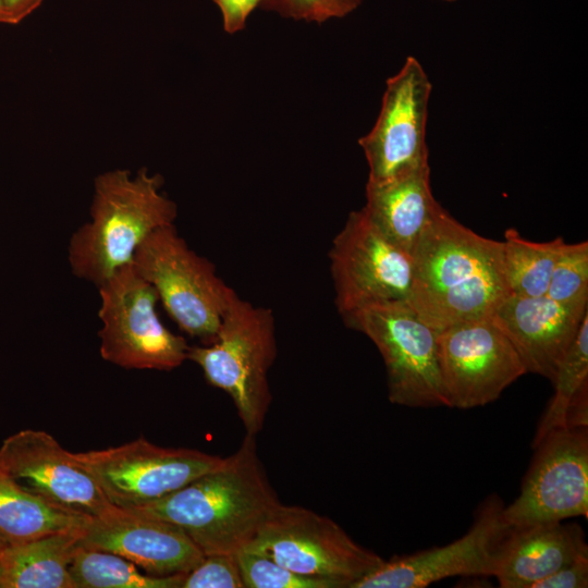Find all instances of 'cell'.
Returning <instances> with one entry per match:
<instances>
[{
  "instance_id": "cell-15",
  "label": "cell",
  "mask_w": 588,
  "mask_h": 588,
  "mask_svg": "<svg viewBox=\"0 0 588 588\" xmlns=\"http://www.w3.org/2000/svg\"><path fill=\"white\" fill-rule=\"evenodd\" d=\"M503 507L498 498L489 499L457 540L384 560L353 588H424L454 576H493L500 548L511 530Z\"/></svg>"
},
{
  "instance_id": "cell-11",
  "label": "cell",
  "mask_w": 588,
  "mask_h": 588,
  "mask_svg": "<svg viewBox=\"0 0 588 588\" xmlns=\"http://www.w3.org/2000/svg\"><path fill=\"white\" fill-rule=\"evenodd\" d=\"M537 452L518 497L503 507L510 528L588 516L587 427L552 431Z\"/></svg>"
},
{
  "instance_id": "cell-26",
  "label": "cell",
  "mask_w": 588,
  "mask_h": 588,
  "mask_svg": "<svg viewBox=\"0 0 588 588\" xmlns=\"http://www.w3.org/2000/svg\"><path fill=\"white\" fill-rule=\"evenodd\" d=\"M244 588H331L323 580L298 575L249 550L236 554Z\"/></svg>"
},
{
  "instance_id": "cell-7",
  "label": "cell",
  "mask_w": 588,
  "mask_h": 588,
  "mask_svg": "<svg viewBox=\"0 0 588 588\" xmlns=\"http://www.w3.org/2000/svg\"><path fill=\"white\" fill-rule=\"evenodd\" d=\"M379 350L387 369L388 396L406 407H449L438 356V331L407 303L384 302L342 316Z\"/></svg>"
},
{
  "instance_id": "cell-17",
  "label": "cell",
  "mask_w": 588,
  "mask_h": 588,
  "mask_svg": "<svg viewBox=\"0 0 588 588\" xmlns=\"http://www.w3.org/2000/svg\"><path fill=\"white\" fill-rule=\"evenodd\" d=\"M588 307L562 305L548 295L509 294L492 314L518 353L527 372L554 379Z\"/></svg>"
},
{
  "instance_id": "cell-24",
  "label": "cell",
  "mask_w": 588,
  "mask_h": 588,
  "mask_svg": "<svg viewBox=\"0 0 588 588\" xmlns=\"http://www.w3.org/2000/svg\"><path fill=\"white\" fill-rule=\"evenodd\" d=\"M554 395L537 427L532 448L558 429L566 428L567 414L576 397L588 390V313L563 357L554 379Z\"/></svg>"
},
{
  "instance_id": "cell-2",
  "label": "cell",
  "mask_w": 588,
  "mask_h": 588,
  "mask_svg": "<svg viewBox=\"0 0 588 588\" xmlns=\"http://www.w3.org/2000/svg\"><path fill=\"white\" fill-rule=\"evenodd\" d=\"M281 502L246 433L236 452L179 490L130 511L180 527L204 555L237 554Z\"/></svg>"
},
{
  "instance_id": "cell-20",
  "label": "cell",
  "mask_w": 588,
  "mask_h": 588,
  "mask_svg": "<svg viewBox=\"0 0 588 588\" xmlns=\"http://www.w3.org/2000/svg\"><path fill=\"white\" fill-rule=\"evenodd\" d=\"M83 528L7 544L0 552L4 588H74L70 565Z\"/></svg>"
},
{
  "instance_id": "cell-12",
  "label": "cell",
  "mask_w": 588,
  "mask_h": 588,
  "mask_svg": "<svg viewBox=\"0 0 588 588\" xmlns=\"http://www.w3.org/2000/svg\"><path fill=\"white\" fill-rule=\"evenodd\" d=\"M438 356L449 407L487 405L527 373L514 345L492 316L438 332Z\"/></svg>"
},
{
  "instance_id": "cell-22",
  "label": "cell",
  "mask_w": 588,
  "mask_h": 588,
  "mask_svg": "<svg viewBox=\"0 0 588 588\" xmlns=\"http://www.w3.org/2000/svg\"><path fill=\"white\" fill-rule=\"evenodd\" d=\"M564 240L532 242L510 228L502 241L503 268L509 293L516 296L547 295L552 271Z\"/></svg>"
},
{
  "instance_id": "cell-25",
  "label": "cell",
  "mask_w": 588,
  "mask_h": 588,
  "mask_svg": "<svg viewBox=\"0 0 588 588\" xmlns=\"http://www.w3.org/2000/svg\"><path fill=\"white\" fill-rule=\"evenodd\" d=\"M547 295L565 306L588 307V242L564 244Z\"/></svg>"
},
{
  "instance_id": "cell-5",
  "label": "cell",
  "mask_w": 588,
  "mask_h": 588,
  "mask_svg": "<svg viewBox=\"0 0 588 588\" xmlns=\"http://www.w3.org/2000/svg\"><path fill=\"white\" fill-rule=\"evenodd\" d=\"M131 264L155 287L182 331L203 344L212 341L235 291L219 278L211 261L188 247L174 224L151 232Z\"/></svg>"
},
{
  "instance_id": "cell-4",
  "label": "cell",
  "mask_w": 588,
  "mask_h": 588,
  "mask_svg": "<svg viewBox=\"0 0 588 588\" xmlns=\"http://www.w3.org/2000/svg\"><path fill=\"white\" fill-rule=\"evenodd\" d=\"M277 357L272 310L242 299L236 292L211 342L189 346L187 359L206 381L226 392L246 433L257 436L271 403L268 373Z\"/></svg>"
},
{
  "instance_id": "cell-8",
  "label": "cell",
  "mask_w": 588,
  "mask_h": 588,
  "mask_svg": "<svg viewBox=\"0 0 588 588\" xmlns=\"http://www.w3.org/2000/svg\"><path fill=\"white\" fill-rule=\"evenodd\" d=\"M99 289L100 355L125 369L172 370L187 359L189 345L159 319L155 287L127 264Z\"/></svg>"
},
{
  "instance_id": "cell-10",
  "label": "cell",
  "mask_w": 588,
  "mask_h": 588,
  "mask_svg": "<svg viewBox=\"0 0 588 588\" xmlns=\"http://www.w3.org/2000/svg\"><path fill=\"white\" fill-rule=\"evenodd\" d=\"M329 259L341 316L372 304L408 302L412 255L390 242L362 209L348 215Z\"/></svg>"
},
{
  "instance_id": "cell-19",
  "label": "cell",
  "mask_w": 588,
  "mask_h": 588,
  "mask_svg": "<svg viewBox=\"0 0 588 588\" xmlns=\"http://www.w3.org/2000/svg\"><path fill=\"white\" fill-rule=\"evenodd\" d=\"M438 205L428 164L384 182L367 181L362 210L390 242L412 255Z\"/></svg>"
},
{
  "instance_id": "cell-23",
  "label": "cell",
  "mask_w": 588,
  "mask_h": 588,
  "mask_svg": "<svg viewBox=\"0 0 588 588\" xmlns=\"http://www.w3.org/2000/svg\"><path fill=\"white\" fill-rule=\"evenodd\" d=\"M74 588H181L185 574L154 576L107 551L78 547L70 565Z\"/></svg>"
},
{
  "instance_id": "cell-29",
  "label": "cell",
  "mask_w": 588,
  "mask_h": 588,
  "mask_svg": "<svg viewBox=\"0 0 588 588\" xmlns=\"http://www.w3.org/2000/svg\"><path fill=\"white\" fill-rule=\"evenodd\" d=\"M588 587V556L558 569L535 583L531 588H586Z\"/></svg>"
},
{
  "instance_id": "cell-9",
  "label": "cell",
  "mask_w": 588,
  "mask_h": 588,
  "mask_svg": "<svg viewBox=\"0 0 588 588\" xmlns=\"http://www.w3.org/2000/svg\"><path fill=\"white\" fill-rule=\"evenodd\" d=\"M73 456L91 474L107 499L125 510L162 499L223 462L218 455L159 446L143 437Z\"/></svg>"
},
{
  "instance_id": "cell-6",
  "label": "cell",
  "mask_w": 588,
  "mask_h": 588,
  "mask_svg": "<svg viewBox=\"0 0 588 588\" xmlns=\"http://www.w3.org/2000/svg\"><path fill=\"white\" fill-rule=\"evenodd\" d=\"M246 550L270 558L292 572L353 588L384 562L362 547L331 518L280 503Z\"/></svg>"
},
{
  "instance_id": "cell-34",
  "label": "cell",
  "mask_w": 588,
  "mask_h": 588,
  "mask_svg": "<svg viewBox=\"0 0 588 588\" xmlns=\"http://www.w3.org/2000/svg\"><path fill=\"white\" fill-rule=\"evenodd\" d=\"M5 547V543L3 542V540L0 538V552L2 551V549Z\"/></svg>"
},
{
  "instance_id": "cell-35",
  "label": "cell",
  "mask_w": 588,
  "mask_h": 588,
  "mask_svg": "<svg viewBox=\"0 0 588 588\" xmlns=\"http://www.w3.org/2000/svg\"><path fill=\"white\" fill-rule=\"evenodd\" d=\"M443 1H455V0H443Z\"/></svg>"
},
{
  "instance_id": "cell-21",
  "label": "cell",
  "mask_w": 588,
  "mask_h": 588,
  "mask_svg": "<svg viewBox=\"0 0 588 588\" xmlns=\"http://www.w3.org/2000/svg\"><path fill=\"white\" fill-rule=\"evenodd\" d=\"M88 519L60 511L27 492L0 464V538L5 546L82 529Z\"/></svg>"
},
{
  "instance_id": "cell-3",
  "label": "cell",
  "mask_w": 588,
  "mask_h": 588,
  "mask_svg": "<svg viewBox=\"0 0 588 588\" xmlns=\"http://www.w3.org/2000/svg\"><path fill=\"white\" fill-rule=\"evenodd\" d=\"M162 177L145 169L135 176L111 170L95 180L90 221L73 233L69 261L75 277L100 286L131 264L139 244L155 230L173 224L176 205L160 192Z\"/></svg>"
},
{
  "instance_id": "cell-16",
  "label": "cell",
  "mask_w": 588,
  "mask_h": 588,
  "mask_svg": "<svg viewBox=\"0 0 588 588\" xmlns=\"http://www.w3.org/2000/svg\"><path fill=\"white\" fill-rule=\"evenodd\" d=\"M79 546L118 554L154 576L186 574L205 558L176 525L115 505L87 520Z\"/></svg>"
},
{
  "instance_id": "cell-32",
  "label": "cell",
  "mask_w": 588,
  "mask_h": 588,
  "mask_svg": "<svg viewBox=\"0 0 588 588\" xmlns=\"http://www.w3.org/2000/svg\"><path fill=\"white\" fill-rule=\"evenodd\" d=\"M0 23L7 24L5 11L3 7V0H0Z\"/></svg>"
},
{
  "instance_id": "cell-18",
  "label": "cell",
  "mask_w": 588,
  "mask_h": 588,
  "mask_svg": "<svg viewBox=\"0 0 588 588\" xmlns=\"http://www.w3.org/2000/svg\"><path fill=\"white\" fill-rule=\"evenodd\" d=\"M584 556H588V546L577 524L556 522L511 528L500 548L493 576L502 588H531Z\"/></svg>"
},
{
  "instance_id": "cell-14",
  "label": "cell",
  "mask_w": 588,
  "mask_h": 588,
  "mask_svg": "<svg viewBox=\"0 0 588 588\" xmlns=\"http://www.w3.org/2000/svg\"><path fill=\"white\" fill-rule=\"evenodd\" d=\"M0 464L24 490L65 513L93 518L114 506L73 453L45 431L25 429L4 439Z\"/></svg>"
},
{
  "instance_id": "cell-28",
  "label": "cell",
  "mask_w": 588,
  "mask_h": 588,
  "mask_svg": "<svg viewBox=\"0 0 588 588\" xmlns=\"http://www.w3.org/2000/svg\"><path fill=\"white\" fill-rule=\"evenodd\" d=\"M362 2L363 0H264L260 5L284 17L322 23L350 14Z\"/></svg>"
},
{
  "instance_id": "cell-31",
  "label": "cell",
  "mask_w": 588,
  "mask_h": 588,
  "mask_svg": "<svg viewBox=\"0 0 588 588\" xmlns=\"http://www.w3.org/2000/svg\"><path fill=\"white\" fill-rule=\"evenodd\" d=\"M44 0H3L7 24H19L30 15Z\"/></svg>"
},
{
  "instance_id": "cell-30",
  "label": "cell",
  "mask_w": 588,
  "mask_h": 588,
  "mask_svg": "<svg viewBox=\"0 0 588 588\" xmlns=\"http://www.w3.org/2000/svg\"><path fill=\"white\" fill-rule=\"evenodd\" d=\"M219 8L225 32L233 34L244 28L253 10L264 0H212Z\"/></svg>"
},
{
  "instance_id": "cell-13",
  "label": "cell",
  "mask_w": 588,
  "mask_h": 588,
  "mask_svg": "<svg viewBox=\"0 0 588 588\" xmlns=\"http://www.w3.org/2000/svg\"><path fill=\"white\" fill-rule=\"evenodd\" d=\"M431 89L414 57H407L399 73L387 81L377 122L359 139L369 182H384L429 164L426 126Z\"/></svg>"
},
{
  "instance_id": "cell-1",
  "label": "cell",
  "mask_w": 588,
  "mask_h": 588,
  "mask_svg": "<svg viewBox=\"0 0 588 588\" xmlns=\"http://www.w3.org/2000/svg\"><path fill=\"white\" fill-rule=\"evenodd\" d=\"M408 304L436 331L490 317L510 294L502 241L458 222L440 204L412 252Z\"/></svg>"
},
{
  "instance_id": "cell-27",
  "label": "cell",
  "mask_w": 588,
  "mask_h": 588,
  "mask_svg": "<svg viewBox=\"0 0 588 588\" xmlns=\"http://www.w3.org/2000/svg\"><path fill=\"white\" fill-rule=\"evenodd\" d=\"M181 588H244L236 554L205 555L185 574Z\"/></svg>"
},
{
  "instance_id": "cell-33",
  "label": "cell",
  "mask_w": 588,
  "mask_h": 588,
  "mask_svg": "<svg viewBox=\"0 0 588 588\" xmlns=\"http://www.w3.org/2000/svg\"><path fill=\"white\" fill-rule=\"evenodd\" d=\"M0 588H4V577H3V569H2L1 563H0Z\"/></svg>"
}]
</instances>
